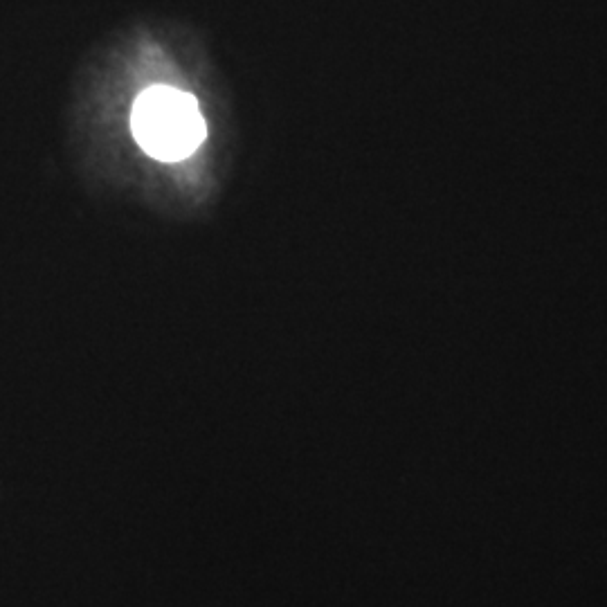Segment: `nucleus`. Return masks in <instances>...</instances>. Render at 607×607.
I'll use <instances>...</instances> for the list:
<instances>
[{"label": "nucleus", "mask_w": 607, "mask_h": 607, "mask_svg": "<svg viewBox=\"0 0 607 607\" xmlns=\"http://www.w3.org/2000/svg\"><path fill=\"white\" fill-rule=\"evenodd\" d=\"M131 126L137 144L162 162L185 160L207 135L196 99L171 86L146 88L135 99Z\"/></svg>", "instance_id": "obj_1"}]
</instances>
